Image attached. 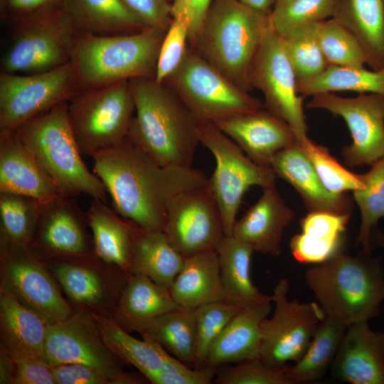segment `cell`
I'll list each match as a JSON object with an SVG mask.
<instances>
[{"label":"cell","mask_w":384,"mask_h":384,"mask_svg":"<svg viewBox=\"0 0 384 384\" xmlns=\"http://www.w3.org/2000/svg\"><path fill=\"white\" fill-rule=\"evenodd\" d=\"M95 252L103 261L130 270L134 242L140 228L112 210L107 203L92 198L87 212Z\"/></svg>","instance_id":"cell-26"},{"label":"cell","mask_w":384,"mask_h":384,"mask_svg":"<svg viewBox=\"0 0 384 384\" xmlns=\"http://www.w3.org/2000/svg\"><path fill=\"white\" fill-rule=\"evenodd\" d=\"M62 8L78 34L112 36L146 28L121 0H64Z\"/></svg>","instance_id":"cell-31"},{"label":"cell","mask_w":384,"mask_h":384,"mask_svg":"<svg viewBox=\"0 0 384 384\" xmlns=\"http://www.w3.org/2000/svg\"><path fill=\"white\" fill-rule=\"evenodd\" d=\"M185 258L174 247L163 230L139 229L129 272L144 275L170 290Z\"/></svg>","instance_id":"cell-34"},{"label":"cell","mask_w":384,"mask_h":384,"mask_svg":"<svg viewBox=\"0 0 384 384\" xmlns=\"http://www.w3.org/2000/svg\"><path fill=\"white\" fill-rule=\"evenodd\" d=\"M306 106L326 110L345 121L352 138L341 151L347 166L372 165L384 156V96L366 93L345 97L321 93L312 96Z\"/></svg>","instance_id":"cell-15"},{"label":"cell","mask_w":384,"mask_h":384,"mask_svg":"<svg viewBox=\"0 0 384 384\" xmlns=\"http://www.w3.org/2000/svg\"><path fill=\"white\" fill-rule=\"evenodd\" d=\"M319 23L299 26L281 36L298 82L320 75L329 66L319 43Z\"/></svg>","instance_id":"cell-39"},{"label":"cell","mask_w":384,"mask_h":384,"mask_svg":"<svg viewBox=\"0 0 384 384\" xmlns=\"http://www.w3.org/2000/svg\"><path fill=\"white\" fill-rule=\"evenodd\" d=\"M10 356L14 364L12 383H55L51 366L43 358L28 356Z\"/></svg>","instance_id":"cell-49"},{"label":"cell","mask_w":384,"mask_h":384,"mask_svg":"<svg viewBox=\"0 0 384 384\" xmlns=\"http://www.w3.org/2000/svg\"><path fill=\"white\" fill-rule=\"evenodd\" d=\"M297 90L304 97L343 91L384 96V68L368 70L329 65L320 75L299 81Z\"/></svg>","instance_id":"cell-37"},{"label":"cell","mask_w":384,"mask_h":384,"mask_svg":"<svg viewBox=\"0 0 384 384\" xmlns=\"http://www.w3.org/2000/svg\"><path fill=\"white\" fill-rule=\"evenodd\" d=\"M217 368L203 366L176 371H159L146 379L154 384H210L213 383Z\"/></svg>","instance_id":"cell-52"},{"label":"cell","mask_w":384,"mask_h":384,"mask_svg":"<svg viewBox=\"0 0 384 384\" xmlns=\"http://www.w3.org/2000/svg\"><path fill=\"white\" fill-rule=\"evenodd\" d=\"M87 220V214L73 198L58 195L42 206L36 228L41 246L73 255L85 253L87 244L83 223Z\"/></svg>","instance_id":"cell-25"},{"label":"cell","mask_w":384,"mask_h":384,"mask_svg":"<svg viewBox=\"0 0 384 384\" xmlns=\"http://www.w3.org/2000/svg\"><path fill=\"white\" fill-rule=\"evenodd\" d=\"M305 281L326 315L348 325L378 316L384 300L380 258L343 252L308 269Z\"/></svg>","instance_id":"cell-4"},{"label":"cell","mask_w":384,"mask_h":384,"mask_svg":"<svg viewBox=\"0 0 384 384\" xmlns=\"http://www.w3.org/2000/svg\"><path fill=\"white\" fill-rule=\"evenodd\" d=\"M333 18L356 37L371 69L384 68V0H339Z\"/></svg>","instance_id":"cell-33"},{"label":"cell","mask_w":384,"mask_h":384,"mask_svg":"<svg viewBox=\"0 0 384 384\" xmlns=\"http://www.w3.org/2000/svg\"><path fill=\"white\" fill-rule=\"evenodd\" d=\"M371 241L378 246L384 247V233L380 231L377 227L372 232Z\"/></svg>","instance_id":"cell-55"},{"label":"cell","mask_w":384,"mask_h":384,"mask_svg":"<svg viewBox=\"0 0 384 384\" xmlns=\"http://www.w3.org/2000/svg\"><path fill=\"white\" fill-rule=\"evenodd\" d=\"M257 200L236 220L233 235L250 245L255 252L278 257L281 253L282 235L294 218L273 184L262 188Z\"/></svg>","instance_id":"cell-21"},{"label":"cell","mask_w":384,"mask_h":384,"mask_svg":"<svg viewBox=\"0 0 384 384\" xmlns=\"http://www.w3.org/2000/svg\"><path fill=\"white\" fill-rule=\"evenodd\" d=\"M252 9L263 12H270L275 0H237Z\"/></svg>","instance_id":"cell-54"},{"label":"cell","mask_w":384,"mask_h":384,"mask_svg":"<svg viewBox=\"0 0 384 384\" xmlns=\"http://www.w3.org/2000/svg\"><path fill=\"white\" fill-rule=\"evenodd\" d=\"M298 142L321 183L330 193L341 195L364 187L361 174L347 170L330 154L326 147L315 143L308 137Z\"/></svg>","instance_id":"cell-42"},{"label":"cell","mask_w":384,"mask_h":384,"mask_svg":"<svg viewBox=\"0 0 384 384\" xmlns=\"http://www.w3.org/2000/svg\"><path fill=\"white\" fill-rule=\"evenodd\" d=\"M191 26V19L186 14L172 15L159 53L154 78L156 82L163 84L181 63L189 46Z\"/></svg>","instance_id":"cell-45"},{"label":"cell","mask_w":384,"mask_h":384,"mask_svg":"<svg viewBox=\"0 0 384 384\" xmlns=\"http://www.w3.org/2000/svg\"><path fill=\"white\" fill-rule=\"evenodd\" d=\"M0 192L46 204L60 195L51 178L15 130L0 131Z\"/></svg>","instance_id":"cell-19"},{"label":"cell","mask_w":384,"mask_h":384,"mask_svg":"<svg viewBox=\"0 0 384 384\" xmlns=\"http://www.w3.org/2000/svg\"><path fill=\"white\" fill-rule=\"evenodd\" d=\"M43 360L50 366L81 363L108 377L112 383H138L134 375L122 370L118 358L104 342L94 318L84 312L48 324Z\"/></svg>","instance_id":"cell-14"},{"label":"cell","mask_w":384,"mask_h":384,"mask_svg":"<svg viewBox=\"0 0 384 384\" xmlns=\"http://www.w3.org/2000/svg\"><path fill=\"white\" fill-rule=\"evenodd\" d=\"M58 384H107L112 381L96 369L81 363H62L52 366Z\"/></svg>","instance_id":"cell-50"},{"label":"cell","mask_w":384,"mask_h":384,"mask_svg":"<svg viewBox=\"0 0 384 384\" xmlns=\"http://www.w3.org/2000/svg\"><path fill=\"white\" fill-rule=\"evenodd\" d=\"M64 0H0V15L4 22L62 8Z\"/></svg>","instance_id":"cell-51"},{"label":"cell","mask_w":384,"mask_h":384,"mask_svg":"<svg viewBox=\"0 0 384 384\" xmlns=\"http://www.w3.org/2000/svg\"><path fill=\"white\" fill-rule=\"evenodd\" d=\"M93 318L109 349L146 378L159 371L174 372L186 366L151 338L142 336V341L137 339L113 319L100 315H93Z\"/></svg>","instance_id":"cell-24"},{"label":"cell","mask_w":384,"mask_h":384,"mask_svg":"<svg viewBox=\"0 0 384 384\" xmlns=\"http://www.w3.org/2000/svg\"><path fill=\"white\" fill-rule=\"evenodd\" d=\"M0 321L4 349L10 356H28L43 359L48 323L2 286Z\"/></svg>","instance_id":"cell-28"},{"label":"cell","mask_w":384,"mask_h":384,"mask_svg":"<svg viewBox=\"0 0 384 384\" xmlns=\"http://www.w3.org/2000/svg\"><path fill=\"white\" fill-rule=\"evenodd\" d=\"M213 0H174L171 4V16L183 12L191 19V26L189 43L193 40Z\"/></svg>","instance_id":"cell-53"},{"label":"cell","mask_w":384,"mask_h":384,"mask_svg":"<svg viewBox=\"0 0 384 384\" xmlns=\"http://www.w3.org/2000/svg\"><path fill=\"white\" fill-rule=\"evenodd\" d=\"M271 302L241 309L212 344L204 366L218 368L260 358L261 324Z\"/></svg>","instance_id":"cell-23"},{"label":"cell","mask_w":384,"mask_h":384,"mask_svg":"<svg viewBox=\"0 0 384 384\" xmlns=\"http://www.w3.org/2000/svg\"><path fill=\"white\" fill-rule=\"evenodd\" d=\"M270 13L237 0H213L189 46L241 89L249 92L250 71Z\"/></svg>","instance_id":"cell-3"},{"label":"cell","mask_w":384,"mask_h":384,"mask_svg":"<svg viewBox=\"0 0 384 384\" xmlns=\"http://www.w3.org/2000/svg\"><path fill=\"white\" fill-rule=\"evenodd\" d=\"M250 84L262 92L267 110L284 120L297 141L307 137L304 96L297 90L298 80L282 39L272 28L265 33L250 71Z\"/></svg>","instance_id":"cell-13"},{"label":"cell","mask_w":384,"mask_h":384,"mask_svg":"<svg viewBox=\"0 0 384 384\" xmlns=\"http://www.w3.org/2000/svg\"><path fill=\"white\" fill-rule=\"evenodd\" d=\"M166 31L153 28L112 36L78 34L72 60L80 92L134 78H155Z\"/></svg>","instance_id":"cell-6"},{"label":"cell","mask_w":384,"mask_h":384,"mask_svg":"<svg viewBox=\"0 0 384 384\" xmlns=\"http://www.w3.org/2000/svg\"><path fill=\"white\" fill-rule=\"evenodd\" d=\"M221 282L228 302L244 309L267 302L271 296L253 284L250 275L252 247L233 235H225L217 248Z\"/></svg>","instance_id":"cell-29"},{"label":"cell","mask_w":384,"mask_h":384,"mask_svg":"<svg viewBox=\"0 0 384 384\" xmlns=\"http://www.w3.org/2000/svg\"><path fill=\"white\" fill-rule=\"evenodd\" d=\"M134 112L129 80L80 92L68 102V114L81 154L90 156L122 142Z\"/></svg>","instance_id":"cell-9"},{"label":"cell","mask_w":384,"mask_h":384,"mask_svg":"<svg viewBox=\"0 0 384 384\" xmlns=\"http://www.w3.org/2000/svg\"><path fill=\"white\" fill-rule=\"evenodd\" d=\"M339 0H275L270 13L272 29L280 36L304 24L334 17Z\"/></svg>","instance_id":"cell-41"},{"label":"cell","mask_w":384,"mask_h":384,"mask_svg":"<svg viewBox=\"0 0 384 384\" xmlns=\"http://www.w3.org/2000/svg\"><path fill=\"white\" fill-rule=\"evenodd\" d=\"M351 213L310 211L300 221L301 232L289 243L294 260L302 264L322 263L341 252Z\"/></svg>","instance_id":"cell-27"},{"label":"cell","mask_w":384,"mask_h":384,"mask_svg":"<svg viewBox=\"0 0 384 384\" xmlns=\"http://www.w3.org/2000/svg\"><path fill=\"white\" fill-rule=\"evenodd\" d=\"M139 333L156 341L186 366L196 368V309L178 307L165 313Z\"/></svg>","instance_id":"cell-36"},{"label":"cell","mask_w":384,"mask_h":384,"mask_svg":"<svg viewBox=\"0 0 384 384\" xmlns=\"http://www.w3.org/2000/svg\"><path fill=\"white\" fill-rule=\"evenodd\" d=\"M164 232L184 258L217 250L225 233L221 213L206 183L170 201Z\"/></svg>","instance_id":"cell-16"},{"label":"cell","mask_w":384,"mask_h":384,"mask_svg":"<svg viewBox=\"0 0 384 384\" xmlns=\"http://www.w3.org/2000/svg\"><path fill=\"white\" fill-rule=\"evenodd\" d=\"M240 310L225 301L208 303L196 308V368L204 366L212 344Z\"/></svg>","instance_id":"cell-44"},{"label":"cell","mask_w":384,"mask_h":384,"mask_svg":"<svg viewBox=\"0 0 384 384\" xmlns=\"http://www.w3.org/2000/svg\"><path fill=\"white\" fill-rule=\"evenodd\" d=\"M289 284L280 279L271 296L274 309L261 324L260 359L271 368H284L305 352L326 314L316 302L289 300Z\"/></svg>","instance_id":"cell-11"},{"label":"cell","mask_w":384,"mask_h":384,"mask_svg":"<svg viewBox=\"0 0 384 384\" xmlns=\"http://www.w3.org/2000/svg\"><path fill=\"white\" fill-rule=\"evenodd\" d=\"M42 206L26 196L0 192V218L4 240L28 246L34 236Z\"/></svg>","instance_id":"cell-40"},{"label":"cell","mask_w":384,"mask_h":384,"mask_svg":"<svg viewBox=\"0 0 384 384\" xmlns=\"http://www.w3.org/2000/svg\"><path fill=\"white\" fill-rule=\"evenodd\" d=\"M371 166L370 171L361 174L364 187L353 191L361 216L356 245L366 255H371L372 232L378 220L384 218V156Z\"/></svg>","instance_id":"cell-38"},{"label":"cell","mask_w":384,"mask_h":384,"mask_svg":"<svg viewBox=\"0 0 384 384\" xmlns=\"http://www.w3.org/2000/svg\"><path fill=\"white\" fill-rule=\"evenodd\" d=\"M55 272L60 285L73 300L87 304H95L101 300L102 282L93 270L63 263L55 267Z\"/></svg>","instance_id":"cell-47"},{"label":"cell","mask_w":384,"mask_h":384,"mask_svg":"<svg viewBox=\"0 0 384 384\" xmlns=\"http://www.w3.org/2000/svg\"><path fill=\"white\" fill-rule=\"evenodd\" d=\"M68 102L58 104L15 129L51 178L58 193L85 194L107 203V191L82 159L68 114Z\"/></svg>","instance_id":"cell-5"},{"label":"cell","mask_w":384,"mask_h":384,"mask_svg":"<svg viewBox=\"0 0 384 384\" xmlns=\"http://www.w3.org/2000/svg\"><path fill=\"white\" fill-rule=\"evenodd\" d=\"M134 104L127 137L161 166L192 167L201 122L167 85L129 80Z\"/></svg>","instance_id":"cell-2"},{"label":"cell","mask_w":384,"mask_h":384,"mask_svg":"<svg viewBox=\"0 0 384 384\" xmlns=\"http://www.w3.org/2000/svg\"><path fill=\"white\" fill-rule=\"evenodd\" d=\"M5 242L2 287L48 324L70 316L73 314L70 306L62 297L43 265L28 250V246Z\"/></svg>","instance_id":"cell-17"},{"label":"cell","mask_w":384,"mask_h":384,"mask_svg":"<svg viewBox=\"0 0 384 384\" xmlns=\"http://www.w3.org/2000/svg\"><path fill=\"white\" fill-rule=\"evenodd\" d=\"M287 367V366H286ZM285 368H271L257 358L217 368L213 383L217 384H292Z\"/></svg>","instance_id":"cell-46"},{"label":"cell","mask_w":384,"mask_h":384,"mask_svg":"<svg viewBox=\"0 0 384 384\" xmlns=\"http://www.w3.org/2000/svg\"><path fill=\"white\" fill-rule=\"evenodd\" d=\"M90 156L114 211L147 231H164L170 201L208 179L192 167L160 165L128 137Z\"/></svg>","instance_id":"cell-1"},{"label":"cell","mask_w":384,"mask_h":384,"mask_svg":"<svg viewBox=\"0 0 384 384\" xmlns=\"http://www.w3.org/2000/svg\"><path fill=\"white\" fill-rule=\"evenodd\" d=\"M178 307L169 289L144 275L132 274L119 299L118 324L139 332L156 317Z\"/></svg>","instance_id":"cell-32"},{"label":"cell","mask_w":384,"mask_h":384,"mask_svg":"<svg viewBox=\"0 0 384 384\" xmlns=\"http://www.w3.org/2000/svg\"><path fill=\"white\" fill-rule=\"evenodd\" d=\"M145 26L167 31L172 21L169 0H121Z\"/></svg>","instance_id":"cell-48"},{"label":"cell","mask_w":384,"mask_h":384,"mask_svg":"<svg viewBox=\"0 0 384 384\" xmlns=\"http://www.w3.org/2000/svg\"><path fill=\"white\" fill-rule=\"evenodd\" d=\"M80 92L72 60L56 69L31 75L0 73V131L15 130Z\"/></svg>","instance_id":"cell-12"},{"label":"cell","mask_w":384,"mask_h":384,"mask_svg":"<svg viewBox=\"0 0 384 384\" xmlns=\"http://www.w3.org/2000/svg\"><path fill=\"white\" fill-rule=\"evenodd\" d=\"M170 292L180 307L187 309H196L215 302H227L221 282L217 251L185 258Z\"/></svg>","instance_id":"cell-30"},{"label":"cell","mask_w":384,"mask_h":384,"mask_svg":"<svg viewBox=\"0 0 384 384\" xmlns=\"http://www.w3.org/2000/svg\"><path fill=\"white\" fill-rule=\"evenodd\" d=\"M270 167L277 177L284 179L296 190L309 212L351 213V198L346 193L333 194L324 187L297 141L276 153Z\"/></svg>","instance_id":"cell-22"},{"label":"cell","mask_w":384,"mask_h":384,"mask_svg":"<svg viewBox=\"0 0 384 384\" xmlns=\"http://www.w3.org/2000/svg\"><path fill=\"white\" fill-rule=\"evenodd\" d=\"M163 84L179 97L201 123L215 124L264 107L190 46L181 63Z\"/></svg>","instance_id":"cell-8"},{"label":"cell","mask_w":384,"mask_h":384,"mask_svg":"<svg viewBox=\"0 0 384 384\" xmlns=\"http://www.w3.org/2000/svg\"><path fill=\"white\" fill-rule=\"evenodd\" d=\"M319 40L329 65L363 68L365 53L356 37L342 24L331 18L319 23Z\"/></svg>","instance_id":"cell-43"},{"label":"cell","mask_w":384,"mask_h":384,"mask_svg":"<svg viewBox=\"0 0 384 384\" xmlns=\"http://www.w3.org/2000/svg\"><path fill=\"white\" fill-rule=\"evenodd\" d=\"M334 375L351 384H384V332L367 321L348 326L332 364Z\"/></svg>","instance_id":"cell-20"},{"label":"cell","mask_w":384,"mask_h":384,"mask_svg":"<svg viewBox=\"0 0 384 384\" xmlns=\"http://www.w3.org/2000/svg\"><path fill=\"white\" fill-rule=\"evenodd\" d=\"M257 164L270 166L276 153L297 141L292 128L282 118L263 108L215 124Z\"/></svg>","instance_id":"cell-18"},{"label":"cell","mask_w":384,"mask_h":384,"mask_svg":"<svg viewBox=\"0 0 384 384\" xmlns=\"http://www.w3.org/2000/svg\"><path fill=\"white\" fill-rule=\"evenodd\" d=\"M199 140L215 159V171L206 186L221 213L225 235H233L236 216L245 192L253 186L275 184L270 166L251 160L228 136L212 123H201Z\"/></svg>","instance_id":"cell-10"},{"label":"cell","mask_w":384,"mask_h":384,"mask_svg":"<svg viewBox=\"0 0 384 384\" xmlns=\"http://www.w3.org/2000/svg\"><path fill=\"white\" fill-rule=\"evenodd\" d=\"M6 23L9 28L1 73L36 74L72 61L78 33L63 8Z\"/></svg>","instance_id":"cell-7"},{"label":"cell","mask_w":384,"mask_h":384,"mask_svg":"<svg viewBox=\"0 0 384 384\" xmlns=\"http://www.w3.org/2000/svg\"><path fill=\"white\" fill-rule=\"evenodd\" d=\"M348 324L326 315L303 355L285 371L292 384L311 383L321 379L333 364Z\"/></svg>","instance_id":"cell-35"}]
</instances>
